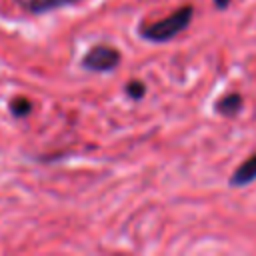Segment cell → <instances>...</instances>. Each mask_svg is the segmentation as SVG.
Masks as SVG:
<instances>
[{
	"label": "cell",
	"mask_w": 256,
	"mask_h": 256,
	"mask_svg": "<svg viewBox=\"0 0 256 256\" xmlns=\"http://www.w3.org/2000/svg\"><path fill=\"white\" fill-rule=\"evenodd\" d=\"M194 8L192 6H182L180 10L172 12L168 18L158 20L154 24H146L140 26V36L150 40V42H168L172 40L176 34H180L192 20Z\"/></svg>",
	"instance_id": "6da1fadb"
},
{
	"label": "cell",
	"mask_w": 256,
	"mask_h": 256,
	"mask_svg": "<svg viewBox=\"0 0 256 256\" xmlns=\"http://www.w3.org/2000/svg\"><path fill=\"white\" fill-rule=\"evenodd\" d=\"M120 62V52L112 46H106V44H98V46H92L86 56L82 58V66L86 70H92V72H108V70H114Z\"/></svg>",
	"instance_id": "7a4b0ae2"
},
{
	"label": "cell",
	"mask_w": 256,
	"mask_h": 256,
	"mask_svg": "<svg viewBox=\"0 0 256 256\" xmlns=\"http://www.w3.org/2000/svg\"><path fill=\"white\" fill-rule=\"evenodd\" d=\"M252 180H256V154H252L244 164H240L234 170L230 184L232 186H244V184H250Z\"/></svg>",
	"instance_id": "3957f363"
},
{
	"label": "cell",
	"mask_w": 256,
	"mask_h": 256,
	"mask_svg": "<svg viewBox=\"0 0 256 256\" xmlns=\"http://www.w3.org/2000/svg\"><path fill=\"white\" fill-rule=\"evenodd\" d=\"M80 0H26L24 2V8L32 14H42V12H50V10H56V8H62V6H70V4H76Z\"/></svg>",
	"instance_id": "277c9868"
},
{
	"label": "cell",
	"mask_w": 256,
	"mask_h": 256,
	"mask_svg": "<svg viewBox=\"0 0 256 256\" xmlns=\"http://www.w3.org/2000/svg\"><path fill=\"white\" fill-rule=\"evenodd\" d=\"M240 108H242V96L240 94H228L216 102V112L224 114V116H234Z\"/></svg>",
	"instance_id": "5b68a950"
},
{
	"label": "cell",
	"mask_w": 256,
	"mask_h": 256,
	"mask_svg": "<svg viewBox=\"0 0 256 256\" xmlns=\"http://www.w3.org/2000/svg\"><path fill=\"white\" fill-rule=\"evenodd\" d=\"M30 110H32V102H30L28 98H24V96H18V98H14V100L10 102V112H12V116H16V118L28 116Z\"/></svg>",
	"instance_id": "8992f818"
},
{
	"label": "cell",
	"mask_w": 256,
	"mask_h": 256,
	"mask_svg": "<svg viewBox=\"0 0 256 256\" xmlns=\"http://www.w3.org/2000/svg\"><path fill=\"white\" fill-rule=\"evenodd\" d=\"M144 92H146V86L142 84V82H130L128 86H126V94L130 96V98H134V100H138V98H142L144 96Z\"/></svg>",
	"instance_id": "52a82bcc"
},
{
	"label": "cell",
	"mask_w": 256,
	"mask_h": 256,
	"mask_svg": "<svg viewBox=\"0 0 256 256\" xmlns=\"http://www.w3.org/2000/svg\"><path fill=\"white\" fill-rule=\"evenodd\" d=\"M214 4H216V8H226L230 4V0H214Z\"/></svg>",
	"instance_id": "ba28073f"
}]
</instances>
